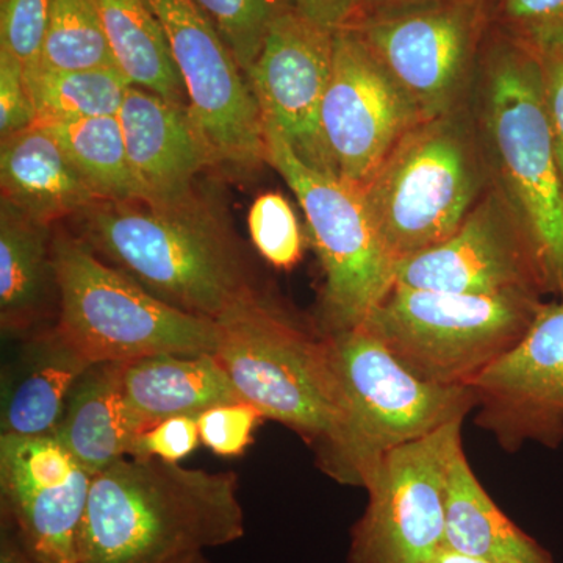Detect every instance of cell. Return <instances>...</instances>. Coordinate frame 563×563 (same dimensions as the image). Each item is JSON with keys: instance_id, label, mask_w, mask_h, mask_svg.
<instances>
[{"instance_id": "obj_12", "label": "cell", "mask_w": 563, "mask_h": 563, "mask_svg": "<svg viewBox=\"0 0 563 563\" xmlns=\"http://www.w3.org/2000/svg\"><path fill=\"white\" fill-rule=\"evenodd\" d=\"M462 424L385 455L365 485L368 506L352 528L346 563H426L446 548L448 465Z\"/></svg>"}, {"instance_id": "obj_21", "label": "cell", "mask_w": 563, "mask_h": 563, "mask_svg": "<svg viewBox=\"0 0 563 563\" xmlns=\"http://www.w3.org/2000/svg\"><path fill=\"white\" fill-rule=\"evenodd\" d=\"M125 406L136 433L173 417H195L243 401L214 354H162L125 365Z\"/></svg>"}, {"instance_id": "obj_28", "label": "cell", "mask_w": 563, "mask_h": 563, "mask_svg": "<svg viewBox=\"0 0 563 563\" xmlns=\"http://www.w3.org/2000/svg\"><path fill=\"white\" fill-rule=\"evenodd\" d=\"M40 68H117L95 0H52Z\"/></svg>"}, {"instance_id": "obj_6", "label": "cell", "mask_w": 563, "mask_h": 563, "mask_svg": "<svg viewBox=\"0 0 563 563\" xmlns=\"http://www.w3.org/2000/svg\"><path fill=\"white\" fill-rule=\"evenodd\" d=\"M52 257L58 299L55 331L91 365L217 351V321L155 298L69 229H54Z\"/></svg>"}, {"instance_id": "obj_2", "label": "cell", "mask_w": 563, "mask_h": 563, "mask_svg": "<svg viewBox=\"0 0 563 563\" xmlns=\"http://www.w3.org/2000/svg\"><path fill=\"white\" fill-rule=\"evenodd\" d=\"M244 532L235 473L124 457L92 477L77 563H184Z\"/></svg>"}, {"instance_id": "obj_39", "label": "cell", "mask_w": 563, "mask_h": 563, "mask_svg": "<svg viewBox=\"0 0 563 563\" xmlns=\"http://www.w3.org/2000/svg\"><path fill=\"white\" fill-rule=\"evenodd\" d=\"M424 2H429V0H355L354 16H352L351 22L373 16V14L385 13V11L399 10L404 9V7H412Z\"/></svg>"}, {"instance_id": "obj_8", "label": "cell", "mask_w": 563, "mask_h": 563, "mask_svg": "<svg viewBox=\"0 0 563 563\" xmlns=\"http://www.w3.org/2000/svg\"><path fill=\"white\" fill-rule=\"evenodd\" d=\"M543 302L526 292L461 295L395 284L362 328L420 379L470 385L520 342Z\"/></svg>"}, {"instance_id": "obj_26", "label": "cell", "mask_w": 563, "mask_h": 563, "mask_svg": "<svg viewBox=\"0 0 563 563\" xmlns=\"http://www.w3.org/2000/svg\"><path fill=\"white\" fill-rule=\"evenodd\" d=\"M99 201L146 198L136 180L117 117L44 122Z\"/></svg>"}, {"instance_id": "obj_14", "label": "cell", "mask_w": 563, "mask_h": 563, "mask_svg": "<svg viewBox=\"0 0 563 563\" xmlns=\"http://www.w3.org/2000/svg\"><path fill=\"white\" fill-rule=\"evenodd\" d=\"M421 120L410 96L361 36L350 27L335 31L332 76L321 110L335 176L358 190Z\"/></svg>"}, {"instance_id": "obj_22", "label": "cell", "mask_w": 563, "mask_h": 563, "mask_svg": "<svg viewBox=\"0 0 563 563\" xmlns=\"http://www.w3.org/2000/svg\"><path fill=\"white\" fill-rule=\"evenodd\" d=\"M54 225L32 220L0 203V324L14 335L36 332L57 314Z\"/></svg>"}, {"instance_id": "obj_18", "label": "cell", "mask_w": 563, "mask_h": 563, "mask_svg": "<svg viewBox=\"0 0 563 563\" xmlns=\"http://www.w3.org/2000/svg\"><path fill=\"white\" fill-rule=\"evenodd\" d=\"M118 120L136 180L150 199H177L214 168L213 157L187 106L129 87Z\"/></svg>"}, {"instance_id": "obj_20", "label": "cell", "mask_w": 563, "mask_h": 563, "mask_svg": "<svg viewBox=\"0 0 563 563\" xmlns=\"http://www.w3.org/2000/svg\"><path fill=\"white\" fill-rule=\"evenodd\" d=\"M0 187L2 202L49 225L99 201L60 141L40 124L2 140Z\"/></svg>"}, {"instance_id": "obj_10", "label": "cell", "mask_w": 563, "mask_h": 563, "mask_svg": "<svg viewBox=\"0 0 563 563\" xmlns=\"http://www.w3.org/2000/svg\"><path fill=\"white\" fill-rule=\"evenodd\" d=\"M490 2L429 0L346 27L401 85L422 120H431L468 102L490 32Z\"/></svg>"}, {"instance_id": "obj_35", "label": "cell", "mask_w": 563, "mask_h": 563, "mask_svg": "<svg viewBox=\"0 0 563 563\" xmlns=\"http://www.w3.org/2000/svg\"><path fill=\"white\" fill-rule=\"evenodd\" d=\"M35 121L24 66L9 52L0 49V140L32 128Z\"/></svg>"}, {"instance_id": "obj_30", "label": "cell", "mask_w": 563, "mask_h": 563, "mask_svg": "<svg viewBox=\"0 0 563 563\" xmlns=\"http://www.w3.org/2000/svg\"><path fill=\"white\" fill-rule=\"evenodd\" d=\"M490 25L537 57L563 52V0H492Z\"/></svg>"}, {"instance_id": "obj_11", "label": "cell", "mask_w": 563, "mask_h": 563, "mask_svg": "<svg viewBox=\"0 0 563 563\" xmlns=\"http://www.w3.org/2000/svg\"><path fill=\"white\" fill-rule=\"evenodd\" d=\"M157 14L187 91L188 109L214 168L247 174L266 158L261 106L231 47L195 0H147Z\"/></svg>"}, {"instance_id": "obj_41", "label": "cell", "mask_w": 563, "mask_h": 563, "mask_svg": "<svg viewBox=\"0 0 563 563\" xmlns=\"http://www.w3.org/2000/svg\"><path fill=\"white\" fill-rule=\"evenodd\" d=\"M184 563H211L209 559L203 554L196 555V558H191L190 561Z\"/></svg>"}, {"instance_id": "obj_40", "label": "cell", "mask_w": 563, "mask_h": 563, "mask_svg": "<svg viewBox=\"0 0 563 563\" xmlns=\"http://www.w3.org/2000/svg\"><path fill=\"white\" fill-rule=\"evenodd\" d=\"M426 563H488L484 561H477V559L468 558V555H463L455 553V551L448 550L444 548L443 551H440L435 558L431 559V561Z\"/></svg>"}, {"instance_id": "obj_23", "label": "cell", "mask_w": 563, "mask_h": 563, "mask_svg": "<svg viewBox=\"0 0 563 563\" xmlns=\"http://www.w3.org/2000/svg\"><path fill=\"white\" fill-rule=\"evenodd\" d=\"M128 363H92L74 385L54 437L92 477L129 457L136 433L122 393Z\"/></svg>"}, {"instance_id": "obj_16", "label": "cell", "mask_w": 563, "mask_h": 563, "mask_svg": "<svg viewBox=\"0 0 563 563\" xmlns=\"http://www.w3.org/2000/svg\"><path fill=\"white\" fill-rule=\"evenodd\" d=\"M91 481L54 435H0V521L40 563H77Z\"/></svg>"}, {"instance_id": "obj_25", "label": "cell", "mask_w": 563, "mask_h": 563, "mask_svg": "<svg viewBox=\"0 0 563 563\" xmlns=\"http://www.w3.org/2000/svg\"><path fill=\"white\" fill-rule=\"evenodd\" d=\"M117 68L133 87L188 107L168 36L147 0H95Z\"/></svg>"}, {"instance_id": "obj_7", "label": "cell", "mask_w": 563, "mask_h": 563, "mask_svg": "<svg viewBox=\"0 0 563 563\" xmlns=\"http://www.w3.org/2000/svg\"><path fill=\"white\" fill-rule=\"evenodd\" d=\"M328 339L346 402L342 442L324 473L339 484L365 488L385 455L476 409L470 385L420 379L362 325Z\"/></svg>"}, {"instance_id": "obj_36", "label": "cell", "mask_w": 563, "mask_h": 563, "mask_svg": "<svg viewBox=\"0 0 563 563\" xmlns=\"http://www.w3.org/2000/svg\"><path fill=\"white\" fill-rule=\"evenodd\" d=\"M537 58L542 68L544 109L563 187V52H551Z\"/></svg>"}, {"instance_id": "obj_4", "label": "cell", "mask_w": 563, "mask_h": 563, "mask_svg": "<svg viewBox=\"0 0 563 563\" xmlns=\"http://www.w3.org/2000/svg\"><path fill=\"white\" fill-rule=\"evenodd\" d=\"M217 324L214 357L243 401L298 433L328 472L346 420L328 335L266 291Z\"/></svg>"}, {"instance_id": "obj_9", "label": "cell", "mask_w": 563, "mask_h": 563, "mask_svg": "<svg viewBox=\"0 0 563 563\" xmlns=\"http://www.w3.org/2000/svg\"><path fill=\"white\" fill-rule=\"evenodd\" d=\"M265 136L266 158L302 207L320 258L314 325L324 335L358 328L395 285L396 262L355 188L303 165L272 125Z\"/></svg>"}, {"instance_id": "obj_38", "label": "cell", "mask_w": 563, "mask_h": 563, "mask_svg": "<svg viewBox=\"0 0 563 563\" xmlns=\"http://www.w3.org/2000/svg\"><path fill=\"white\" fill-rule=\"evenodd\" d=\"M0 563H40L5 521H0Z\"/></svg>"}, {"instance_id": "obj_34", "label": "cell", "mask_w": 563, "mask_h": 563, "mask_svg": "<svg viewBox=\"0 0 563 563\" xmlns=\"http://www.w3.org/2000/svg\"><path fill=\"white\" fill-rule=\"evenodd\" d=\"M199 442L198 418L173 417L140 433L129 457L179 463L195 453Z\"/></svg>"}, {"instance_id": "obj_27", "label": "cell", "mask_w": 563, "mask_h": 563, "mask_svg": "<svg viewBox=\"0 0 563 563\" xmlns=\"http://www.w3.org/2000/svg\"><path fill=\"white\" fill-rule=\"evenodd\" d=\"M35 124L117 117L131 81L118 68L52 70L38 68L25 73Z\"/></svg>"}, {"instance_id": "obj_3", "label": "cell", "mask_w": 563, "mask_h": 563, "mask_svg": "<svg viewBox=\"0 0 563 563\" xmlns=\"http://www.w3.org/2000/svg\"><path fill=\"white\" fill-rule=\"evenodd\" d=\"M470 106L493 184L531 232L563 301V187L537 55L490 25Z\"/></svg>"}, {"instance_id": "obj_29", "label": "cell", "mask_w": 563, "mask_h": 563, "mask_svg": "<svg viewBox=\"0 0 563 563\" xmlns=\"http://www.w3.org/2000/svg\"><path fill=\"white\" fill-rule=\"evenodd\" d=\"M195 3L231 47L246 79L273 22L285 11L296 9L292 0H195Z\"/></svg>"}, {"instance_id": "obj_37", "label": "cell", "mask_w": 563, "mask_h": 563, "mask_svg": "<svg viewBox=\"0 0 563 563\" xmlns=\"http://www.w3.org/2000/svg\"><path fill=\"white\" fill-rule=\"evenodd\" d=\"M296 10L329 31H339L354 16L355 0H292Z\"/></svg>"}, {"instance_id": "obj_15", "label": "cell", "mask_w": 563, "mask_h": 563, "mask_svg": "<svg viewBox=\"0 0 563 563\" xmlns=\"http://www.w3.org/2000/svg\"><path fill=\"white\" fill-rule=\"evenodd\" d=\"M476 424L506 453L563 442V301L543 302L512 350L470 384Z\"/></svg>"}, {"instance_id": "obj_31", "label": "cell", "mask_w": 563, "mask_h": 563, "mask_svg": "<svg viewBox=\"0 0 563 563\" xmlns=\"http://www.w3.org/2000/svg\"><path fill=\"white\" fill-rule=\"evenodd\" d=\"M247 228L255 250L274 268L291 269L301 261V225L279 192H265L255 199L247 214Z\"/></svg>"}, {"instance_id": "obj_32", "label": "cell", "mask_w": 563, "mask_h": 563, "mask_svg": "<svg viewBox=\"0 0 563 563\" xmlns=\"http://www.w3.org/2000/svg\"><path fill=\"white\" fill-rule=\"evenodd\" d=\"M52 0H0V49L33 73L41 66Z\"/></svg>"}, {"instance_id": "obj_19", "label": "cell", "mask_w": 563, "mask_h": 563, "mask_svg": "<svg viewBox=\"0 0 563 563\" xmlns=\"http://www.w3.org/2000/svg\"><path fill=\"white\" fill-rule=\"evenodd\" d=\"M90 365L54 324L33 332L3 372L2 435H54L70 390Z\"/></svg>"}, {"instance_id": "obj_17", "label": "cell", "mask_w": 563, "mask_h": 563, "mask_svg": "<svg viewBox=\"0 0 563 563\" xmlns=\"http://www.w3.org/2000/svg\"><path fill=\"white\" fill-rule=\"evenodd\" d=\"M333 35L298 10L285 11L247 74L263 122L280 133L303 165L329 176L335 169L322 136L321 110L332 76Z\"/></svg>"}, {"instance_id": "obj_5", "label": "cell", "mask_w": 563, "mask_h": 563, "mask_svg": "<svg viewBox=\"0 0 563 563\" xmlns=\"http://www.w3.org/2000/svg\"><path fill=\"white\" fill-rule=\"evenodd\" d=\"M492 185L468 99L413 125L357 191L398 263L446 242Z\"/></svg>"}, {"instance_id": "obj_13", "label": "cell", "mask_w": 563, "mask_h": 563, "mask_svg": "<svg viewBox=\"0 0 563 563\" xmlns=\"http://www.w3.org/2000/svg\"><path fill=\"white\" fill-rule=\"evenodd\" d=\"M395 284L461 295H553L531 232L495 184L446 242L396 263Z\"/></svg>"}, {"instance_id": "obj_24", "label": "cell", "mask_w": 563, "mask_h": 563, "mask_svg": "<svg viewBox=\"0 0 563 563\" xmlns=\"http://www.w3.org/2000/svg\"><path fill=\"white\" fill-rule=\"evenodd\" d=\"M444 543L448 550L488 563H554L485 492L462 442L455 444L448 465Z\"/></svg>"}, {"instance_id": "obj_33", "label": "cell", "mask_w": 563, "mask_h": 563, "mask_svg": "<svg viewBox=\"0 0 563 563\" xmlns=\"http://www.w3.org/2000/svg\"><path fill=\"white\" fill-rule=\"evenodd\" d=\"M263 415L246 401L221 404L199 415L201 443L220 457H239L250 448Z\"/></svg>"}, {"instance_id": "obj_1", "label": "cell", "mask_w": 563, "mask_h": 563, "mask_svg": "<svg viewBox=\"0 0 563 563\" xmlns=\"http://www.w3.org/2000/svg\"><path fill=\"white\" fill-rule=\"evenodd\" d=\"M68 221L98 257L181 312L220 321L263 292L228 217L196 190L96 201Z\"/></svg>"}]
</instances>
